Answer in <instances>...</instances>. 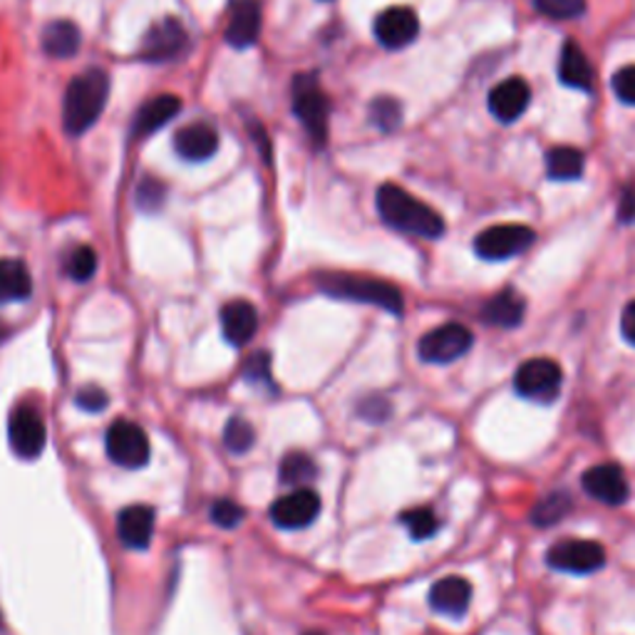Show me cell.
Segmentation results:
<instances>
[{"label": "cell", "mask_w": 635, "mask_h": 635, "mask_svg": "<svg viewBox=\"0 0 635 635\" xmlns=\"http://www.w3.org/2000/svg\"><path fill=\"white\" fill-rule=\"evenodd\" d=\"M378 212L388 226L412 237L440 239L445 233L442 216L397 185H382L378 189Z\"/></svg>", "instance_id": "1"}, {"label": "cell", "mask_w": 635, "mask_h": 635, "mask_svg": "<svg viewBox=\"0 0 635 635\" xmlns=\"http://www.w3.org/2000/svg\"><path fill=\"white\" fill-rule=\"evenodd\" d=\"M110 94V77L100 67H90L69 80L63 100V125L80 137L100 119Z\"/></svg>", "instance_id": "2"}, {"label": "cell", "mask_w": 635, "mask_h": 635, "mask_svg": "<svg viewBox=\"0 0 635 635\" xmlns=\"http://www.w3.org/2000/svg\"><path fill=\"white\" fill-rule=\"evenodd\" d=\"M318 289L333 295V299H345L355 303H370L388 313L399 316L403 313V293H399L393 283L380 281V278L370 276H355V274H320Z\"/></svg>", "instance_id": "3"}, {"label": "cell", "mask_w": 635, "mask_h": 635, "mask_svg": "<svg viewBox=\"0 0 635 635\" xmlns=\"http://www.w3.org/2000/svg\"><path fill=\"white\" fill-rule=\"evenodd\" d=\"M291 98H293V115L299 117L303 129H306L318 147L326 144L330 102L326 98V92L320 90L318 77L316 75L295 77Z\"/></svg>", "instance_id": "4"}, {"label": "cell", "mask_w": 635, "mask_h": 635, "mask_svg": "<svg viewBox=\"0 0 635 635\" xmlns=\"http://www.w3.org/2000/svg\"><path fill=\"white\" fill-rule=\"evenodd\" d=\"M104 447H107V457L112 462L125 469H142L152 457L144 430L129 420L112 422V428L104 434Z\"/></svg>", "instance_id": "5"}, {"label": "cell", "mask_w": 635, "mask_h": 635, "mask_svg": "<svg viewBox=\"0 0 635 635\" xmlns=\"http://www.w3.org/2000/svg\"><path fill=\"white\" fill-rule=\"evenodd\" d=\"M187 50L189 33L185 25H181L177 17H162V21H156L152 28L144 33L139 55H142L147 63H172V60L187 55Z\"/></svg>", "instance_id": "6"}, {"label": "cell", "mask_w": 635, "mask_h": 635, "mask_svg": "<svg viewBox=\"0 0 635 635\" xmlns=\"http://www.w3.org/2000/svg\"><path fill=\"white\" fill-rule=\"evenodd\" d=\"M472 343H474L472 330L465 328L462 323H445L420 338L417 353H420V358L424 363L447 365L452 360L462 358L469 347H472Z\"/></svg>", "instance_id": "7"}, {"label": "cell", "mask_w": 635, "mask_h": 635, "mask_svg": "<svg viewBox=\"0 0 635 635\" xmlns=\"http://www.w3.org/2000/svg\"><path fill=\"white\" fill-rule=\"evenodd\" d=\"M536 233L521 224H501L484 229L474 239V251L486 261H507L511 256L524 254L532 246Z\"/></svg>", "instance_id": "8"}, {"label": "cell", "mask_w": 635, "mask_h": 635, "mask_svg": "<svg viewBox=\"0 0 635 635\" xmlns=\"http://www.w3.org/2000/svg\"><path fill=\"white\" fill-rule=\"evenodd\" d=\"M561 365L551 358H532L526 360L515 376V388L519 395L538 403H551L561 390Z\"/></svg>", "instance_id": "9"}, {"label": "cell", "mask_w": 635, "mask_h": 635, "mask_svg": "<svg viewBox=\"0 0 635 635\" xmlns=\"http://www.w3.org/2000/svg\"><path fill=\"white\" fill-rule=\"evenodd\" d=\"M546 561L556 571L594 573L606 563V551L601 544L588 542V538H563L551 546Z\"/></svg>", "instance_id": "10"}, {"label": "cell", "mask_w": 635, "mask_h": 635, "mask_svg": "<svg viewBox=\"0 0 635 635\" xmlns=\"http://www.w3.org/2000/svg\"><path fill=\"white\" fill-rule=\"evenodd\" d=\"M8 437H11V447L17 457H38L48 442L46 422H42L40 412L33 405L15 407L11 420H8Z\"/></svg>", "instance_id": "11"}, {"label": "cell", "mask_w": 635, "mask_h": 635, "mask_svg": "<svg viewBox=\"0 0 635 635\" xmlns=\"http://www.w3.org/2000/svg\"><path fill=\"white\" fill-rule=\"evenodd\" d=\"M268 515H271V521L278 529L310 526L320 515V497L310 486H301V490L276 499Z\"/></svg>", "instance_id": "12"}, {"label": "cell", "mask_w": 635, "mask_h": 635, "mask_svg": "<svg viewBox=\"0 0 635 635\" xmlns=\"http://www.w3.org/2000/svg\"><path fill=\"white\" fill-rule=\"evenodd\" d=\"M420 33V21L412 8H388L376 17V38L382 48L399 50L407 48Z\"/></svg>", "instance_id": "13"}, {"label": "cell", "mask_w": 635, "mask_h": 635, "mask_svg": "<svg viewBox=\"0 0 635 635\" xmlns=\"http://www.w3.org/2000/svg\"><path fill=\"white\" fill-rule=\"evenodd\" d=\"M261 33V5L258 0H233L229 8L224 38L231 48L246 50L256 46Z\"/></svg>", "instance_id": "14"}, {"label": "cell", "mask_w": 635, "mask_h": 635, "mask_svg": "<svg viewBox=\"0 0 635 635\" xmlns=\"http://www.w3.org/2000/svg\"><path fill=\"white\" fill-rule=\"evenodd\" d=\"M584 490L608 507H621L628 499V482H625L623 469L611 462L590 467L584 474Z\"/></svg>", "instance_id": "15"}, {"label": "cell", "mask_w": 635, "mask_h": 635, "mask_svg": "<svg viewBox=\"0 0 635 635\" xmlns=\"http://www.w3.org/2000/svg\"><path fill=\"white\" fill-rule=\"evenodd\" d=\"M219 150V132L208 122H194L174 135V152L187 162H206Z\"/></svg>", "instance_id": "16"}, {"label": "cell", "mask_w": 635, "mask_h": 635, "mask_svg": "<svg viewBox=\"0 0 635 635\" xmlns=\"http://www.w3.org/2000/svg\"><path fill=\"white\" fill-rule=\"evenodd\" d=\"M117 534L127 549H147L154 538V509L147 504H132L122 509L117 517Z\"/></svg>", "instance_id": "17"}, {"label": "cell", "mask_w": 635, "mask_h": 635, "mask_svg": "<svg viewBox=\"0 0 635 635\" xmlns=\"http://www.w3.org/2000/svg\"><path fill=\"white\" fill-rule=\"evenodd\" d=\"M221 330L224 338L233 347L249 345L258 330V310L249 301H229L221 308Z\"/></svg>", "instance_id": "18"}, {"label": "cell", "mask_w": 635, "mask_h": 635, "mask_svg": "<svg viewBox=\"0 0 635 635\" xmlns=\"http://www.w3.org/2000/svg\"><path fill=\"white\" fill-rule=\"evenodd\" d=\"M532 100V90L521 77H507L490 92L492 115L501 122H515L524 115Z\"/></svg>", "instance_id": "19"}, {"label": "cell", "mask_w": 635, "mask_h": 635, "mask_svg": "<svg viewBox=\"0 0 635 635\" xmlns=\"http://www.w3.org/2000/svg\"><path fill=\"white\" fill-rule=\"evenodd\" d=\"M469 604H472V584L462 576L440 579L430 588V606L442 615L459 619V615L467 613Z\"/></svg>", "instance_id": "20"}, {"label": "cell", "mask_w": 635, "mask_h": 635, "mask_svg": "<svg viewBox=\"0 0 635 635\" xmlns=\"http://www.w3.org/2000/svg\"><path fill=\"white\" fill-rule=\"evenodd\" d=\"M179 110H181V100L177 98V94H156V98H152L150 102H144L142 107H139L135 125H132V135L137 139H142V137L160 132L169 119L179 115Z\"/></svg>", "instance_id": "21"}, {"label": "cell", "mask_w": 635, "mask_h": 635, "mask_svg": "<svg viewBox=\"0 0 635 635\" xmlns=\"http://www.w3.org/2000/svg\"><path fill=\"white\" fill-rule=\"evenodd\" d=\"M524 310H526L524 299H521L517 291L507 289L492 295V299L484 303L482 320L486 326L494 328H517L521 320H524Z\"/></svg>", "instance_id": "22"}, {"label": "cell", "mask_w": 635, "mask_h": 635, "mask_svg": "<svg viewBox=\"0 0 635 635\" xmlns=\"http://www.w3.org/2000/svg\"><path fill=\"white\" fill-rule=\"evenodd\" d=\"M33 295V276L17 258H0V306L21 303Z\"/></svg>", "instance_id": "23"}, {"label": "cell", "mask_w": 635, "mask_h": 635, "mask_svg": "<svg viewBox=\"0 0 635 635\" xmlns=\"http://www.w3.org/2000/svg\"><path fill=\"white\" fill-rule=\"evenodd\" d=\"M80 28L73 21H52L42 30V50L55 60H67L80 50Z\"/></svg>", "instance_id": "24"}, {"label": "cell", "mask_w": 635, "mask_h": 635, "mask_svg": "<svg viewBox=\"0 0 635 635\" xmlns=\"http://www.w3.org/2000/svg\"><path fill=\"white\" fill-rule=\"evenodd\" d=\"M559 77L563 85L576 90H590L594 87V67H590L586 52L576 42H567L559 60Z\"/></svg>", "instance_id": "25"}, {"label": "cell", "mask_w": 635, "mask_h": 635, "mask_svg": "<svg viewBox=\"0 0 635 635\" xmlns=\"http://www.w3.org/2000/svg\"><path fill=\"white\" fill-rule=\"evenodd\" d=\"M546 172H549V179L556 181L579 179L584 174V154L573 147H556L546 154Z\"/></svg>", "instance_id": "26"}, {"label": "cell", "mask_w": 635, "mask_h": 635, "mask_svg": "<svg viewBox=\"0 0 635 635\" xmlns=\"http://www.w3.org/2000/svg\"><path fill=\"white\" fill-rule=\"evenodd\" d=\"M278 477H281L283 484L301 490V486H308L313 480H316L318 467L308 455H303V452H291V455L283 457L281 469H278Z\"/></svg>", "instance_id": "27"}, {"label": "cell", "mask_w": 635, "mask_h": 635, "mask_svg": "<svg viewBox=\"0 0 635 635\" xmlns=\"http://www.w3.org/2000/svg\"><path fill=\"white\" fill-rule=\"evenodd\" d=\"M571 511V497L567 492H554L549 497L542 499L532 511V521L538 529H549L567 517Z\"/></svg>", "instance_id": "28"}, {"label": "cell", "mask_w": 635, "mask_h": 635, "mask_svg": "<svg viewBox=\"0 0 635 635\" xmlns=\"http://www.w3.org/2000/svg\"><path fill=\"white\" fill-rule=\"evenodd\" d=\"M256 442V432L251 428V422L243 420V417H231L224 428V445L233 455H243L254 447Z\"/></svg>", "instance_id": "29"}, {"label": "cell", "mask_w": 635, "mask_h": 635, "mask_svg": "<svg viewBox=\"0 0 635 635\" xmlns=\"http://www.w3.org/2000/svg\"><path fill=\"white\" fill-rule=\"evenodd\" d=\"M65 271L77 283L90 281L94 271H98V254H94V249L92 246H77L73 254L67 256Z\"/></svg>", "instance_id": "30"}, {"label": "cell", "mask_w": 635, "mask_h": 635, "mask_svg": "<svg viewBox=\"0 0 635 635\" xmlns=\"http://www.w3.org/2000/svg\"><path fill=\"white\" fill-rule=\"evenodd\" d=\"M536 11L554 21H573L586 13V0H534Z\"/></svg>", "instance_id": "31"}, {"label": "cell", "mask_w": 635, "mask_h": 635, "mask_svg": "<svg viewBox=\"0 0 635 635\" xmlns=\"http://www.w3.org/2000/svg\"><path fill=\"white\" fill-rule=\"evenodd\" d=\"M370 119L372 125H378L380 129H395L399 125V119H403V107H399V102L393 98H378L376 102L370 104Z\"/></svg>", "instance_id": "32"}, {"label": "cell", "mask_w": 635, "mask_h": 635, "mask_svg": "<svg viewBox=\"0 0 635 635\" xmlns=\"http://www.w3.org/2000/svg\"><path fill=\"white\" fill-rule=\"evenodd\" d=\"M399 519H403L407 532H410V536L417 538V542H420V538H430L437 532V517H434L430 509H410Z\"/></svg>", "instance_id": "33"}, {"label": "cell", "mask_w": 635, "mask_h": 635, "mask_svg": "<svg viewBox=\"0 0 635 635\" xmlns=\"http://www.w3.org/2000/svg\"><path fill=\"white\" fill-rule=\"evenodd\" d=\"M164 199H167V187L156 179H144L137 189V206L142 212H160Z\"/></svg>", "instance_id": "34"}, {"label": "cell", "mask_w": 635, "mask_h": 635, "mask_svg": "<svg viewBox=\"0 0 635 635\" xmlns=\"http://www.w3.org/2000/svg\"><path fill=\"white\" fill-rule=\"evenodd\" d=\"M243 517H246V511H243L237 501L216 499L212 504V521L219 529H237Z\"/></svg>", "instance_id": "35"}, {"label": "cell", "mask_w": 635, "mask_h": 635, "mask_svg": "<svg viewBox=\"0 0 635 635\" xmlns=\"http://www.w3.org/2000/svg\"><path fill=\"white\" fill-rule=\"evenodd\" d=\"M243 378L251 382H258V385H274L271 380V355L268 353H254L251 358L243 363Z\"/></svg>", "instance_id": "36"}, {"label": "cell", "mask_w": 635, "mask_h": 635, "mask_svg": "<svg viewBox=\"0 0 635 635\" xmlns=\"http://www.w3.org/2000/svg\"><path fill=\"white\" fill-rule=\"evenodd\" d=\"M613 92L615 98L625 104H635V65L621 67L613 75Z\"/></svg>", "instance_id": "37"}, {"label": "cell", "mask_w": 635, "mask_h": 635, "mask_svg": "<svg viewBox=\"0 0 635 635\" xmlns=\"http://www.w3.org/2000/svg\"><path fill=\"white\" fill-rule=\"evenodd\" d=\"M107 403H110V397L104 395L100 388H85L75 395V405L85 412H102L104 407H107Z\"/></svg>", "instance_id": "38"}, {"label": "cell", "mask_w": 635, "mask_h": 635, "mask_svg": "<svg viewBox=\"0 0 635 635\" xmlns=\"http://www.w3.org/2000/svg\"><path fill=\"white\" fill-rule=\"evenodd\" d=\"M388 403L385 399H380V397H370V399H365V403L360 405V415H365V417H370V420H382V417H385L390 410H388Z\"/></svg>", "instance_id": "39"}, {"label": "cell", "mask_w": 635, "mask_h": 635, "mask_svg": "<svg viewBox=\"0 0 635 635\" xmlns=\"http://www.w3.org/2000/svg\"><path fill=\"white\" fill-rule=\"evenodd\" d=\"M621 330H623V338L628 341L631 345H635V301H631L628 306L623 308V316H621Z\"/></svg>", "instance_id": "40"}, {"label": "cell", "mask_w": 635, "mask_h": 635, "mask_svg": "<svg viewBox=\"0 0 635 635\" xmlns=\"http://www.w3.org/2000/svg\"><path fill=\"white\" fill-rule=\"evenodd\" d=\"M621 221L631 224L635 221V189H625L621 196Z\"/></svg>", "instance_id": "41"}, {"label": "cell", "mask_w": 635, "mask_h": 635, "mask_svg": "<svg viewBox=\"0 0 635 635\" xmlns=\"http://www.w3.org/2000/svg\"><path fill=\"white\" fill-rule=\"evenodd\" d=\"M3 335H5V328H3V323H0V338H3Z\"/></svg>", "instance_id": "42"}, {"label": "cell", "mask_w": 635, "mask_h": 635, "mask_svg": "<svg viewBox=\"0 0 635 635\" xmlns=\"http://www.w3.org/2000/svg\"><path fill=\"white\" fill-rule=\"evenodd\" d=\"M306 635H323V633H318V631H310V633H306Z\"/></svg>", "instance_id": "43"}, {"label": "cell", "mask_w": 635, "mask_h": 635, "mask_svg": "<svg viewBox=\"0 0 635 635\" xmlns=\"http://www.w3.org/2000/svg\"><path fill=\"white\" fill-rule=\"evenodd\" d=\"M0 625H3V619H0Z\"/></svg>", "instance_id": "44"}]
</instances>
